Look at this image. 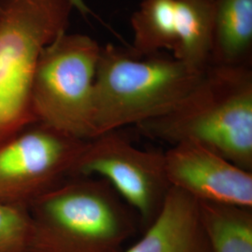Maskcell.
Returning <instances> with one entry per match:
<instances>
[{
    "instance_id": "3957f363",
    "label": "cell",
    "mask_w": 252,
    "mask_h": 252,
    "mask_svg": "<svg viewBox=\"0 0 252 252\" xmlns=\"http://www.w3.org/2000/svg\"><path fill=\"white\" fill-rule=\"evenodd\" d=\"M205 69L162 52L135 57L112 44L101 47L94 79L95 136L168 113L198 83Z\"/></svg>"
},
{
    "instance_id": "8fae6325",
    "label": "cell",
    "mask_w": 252,
    "mask_h": 252,
    "mask_svg": "<svg viewBox=\"0 0 252 252\" xmlns=\"http://www.w3.org/2000/svg\"><path fill=\"white\" fill-rule=\"evenodd\" d=\"M252 0H216L208 64L252 66Z\"/></svg>"
},
{
    "instance_id": "9c48e42d",
    "label": "cell",
    "mask_w": 252,
    "mask_h": 252,
    "mask_svg": "<svg viewBox=\"0 0 252 252\" xmlns=\"http://www.w3.org/2000/svg\"><path fill=\"white\" fill-rule=\"evenodd\" d=\"M167 179L201 203L252 208V172L198 145H173L164 153Z\"/></svg>"
},
{
    "instance_id": "ba28073f",
    "label": "cell",
    "mask_w": 252,
    "mask_h": 252,
    "mask_svg": "<svg viewBox=\"0 0 252 252\" xmlns=\"http://www.w3.org/2000/svg\"><path fill=\"white\" fill-rule=\"evenodd\" d=\"M216 0H143L131 17L129 50L135 57L169 50L173 57L204 70L209 62Z\"/></svg>"
},
{
    "instance_id": "5bb4252c",
    "label": "cell",
    "mask_w": 252,
    "mask_h": 252,
    "mask_svg": "<svg viewBox=\"0 0 252 252\" xmlns=\"http://www.w3.org/2000/svg\"><path fill=\"white\" fill-rule=\"evenodd\" d=\"M74 7V9H77L83 16L88 15L91 13V9L88 5L85 3L84 0H69Z\"/></svg>"
},
{
    "instance_id": "8992f818",
    "label": "cell",
    "mask_w": 252,
    "mask_h": 252,
    "mask_svg": "<svg viewBox=\"0 0 252 252\" xmlns=\"http://www.w3.org/2000/svg\"><path fill=\"white\" fill-rule=\"evenodd\" d=\"M75 176L108 181L145 228L159 214L171 188L164 153L135 147L120 130L87 141L73 170Z\"/></svg>"
},
{
    "instance_id": "5b68a950",
    "label": "cell",
    "mask_w": 252,
    "mask_h": 252,
    "mask_svg": "<svg viewBox=\"0 0 252 252\" xmlns=\"http://www.w3.org/2000/svg\"><path fill=\"white\" fill-rule=\"evenodd\" d=\"M101 46L91 36H58L40 54L31 90L36 123L83 141L95 137L94 79Z\"/></svg>"
},
{
    "instance_id": "277c9868",
    "label": "cell",
    "mask_w": 252,
    "mask_h": 252,
    "mask_svg": "<svg viewBox=\"0 0 252 252\" xmlns=\"http://www.w3.org/2000/svg\"><path fill=\"white\" fill-rule=\"evenodd\" d=\"M69 0H0V145L36 123L31 90L40 54L63 33Z\"/></svg>"
},
{
    "instance_id": "52a82bcc",
    "label": "cell",
    "mask_w": 252,
    "mask_h": 252,
    "mask_svg": "<svg viewBox=\"0 0 252 252\" xmlns=\"http://www.w3.org/2000/svg\"><path fill=\"white\" fill-rule=\"evenodd\" d=\"M86 143L35 123L0 145V203L27 208L72 177Z\"/></svg>"
},
{
    "instance_id": "30bf717a",
    "label": "cell",
    "mask_w": 252,
    "mask_h": 252,
    "mask_svg": "<svg viewBox=\"0 0 252 252\" xmlns=\"http://www.w3.org/2000/svg\"><path fill=\"white\" fill-rule=\"evenodd\" d=\"M124 252H211L198 202L171 187L142 237Z\"/></svg>"
},
{
    "instance_id": "4fadbf2b",
    "label": "cell",
    "mask_w": 252,
    "mask_h": 252,
    "mask_svg": "<svg viewBox=\"0 0 252 252\" xmlns=\"http://www.w3.org/2000/svg\"><path fill=\"white\" fill-rule=\"evenodd\" d=\"M30 229L27 207L0 203V252H26Z\"/></svg>"
},
{
    "instance_id": "7c38bea8",
    "label": "cell",
    "mask_w": 252,
    "mask_h": 252,
    "mask_svg": "<svg viewBox=\"0 0 252 252\" xmlns=\"http://www.w3.org/2000/svg\"><path fill=\"white\" fill-rule=\"evenodd\" d=\"M198 204L211 252H252V208Z\"/></svg>"
},
{
    "instance_id": "7a4b0ae2",
    "label": "cell",
    "mask_w": 252,
    "mask_h": 252,
    "mask_svg": "<svg viewBox=\"0 0 252 252\" xmlns=\"http://www.w3.org/2000/svg\"><path fill=\"white\" fill-rule=\"evenodd\" d=\"M27 210L26 252H124L137 228L135 211L97 177H69Z\"/></svg>"
},
{
    "instance_id": "6da1fadb",
    "label": "cell",
    "mask_w": 252,
    "mask_h": 252,
    "mask_svg": "<svg viewBox=\"0 0 252 252\" xmlns=\"http://www.w3.org/2000/svg\"><path fill=\"white\" fill-rule=\"evenodd\" d=\"M136 128L172 146L204 147L252 172V67L207 64L178 106Z\"/></svg>"
}]
</instances>
